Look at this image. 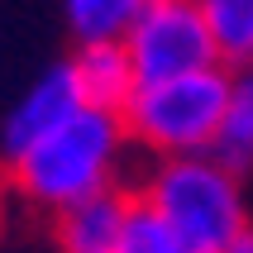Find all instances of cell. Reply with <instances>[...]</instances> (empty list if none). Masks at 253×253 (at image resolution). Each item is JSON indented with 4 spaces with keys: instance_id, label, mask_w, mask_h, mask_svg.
Wrapping results in <instances>:
<instances>
[{
    "instance_id": "6da1fadb",
    "label": "cell",
    "mask_w": 253,
    "mask_h": 253,
    "mask_svg": "<svg viewBox=\"0 0 253 253\" xmlns=\"http://www.w3.org/2000/svg\"><path fill=\"white\" fill-rule=\"evenodd\" d=\"M125 143H129L125 115L82 105L67 125H57L48 139H39L24 158L10 163V186L29 206L62 215L100 191H115Z\"/></svg>"
},
{
    "instance_id": "7a4b0ae2",
    "label": "cell",
    "mask_w": 253,
    "mask_h": 253,
    "mask_svg": "<svg viewBox=\"0 0 253 253\" xmlns=\"http://www.w3.org/2000/svg\"><path fill=\"white\" fill-rule=\"evenodd\" d=\"M234 77L225 67H206L172 82H143L125 110L129 139L158 158H201L215 153L229 115Z\"/></svg>"
},
{
    "instance_id": "3957f363",
    "label": "cell",
    "mask_w": 253,
    "mask_h": 253,
    "mask_svg": "<svg viewBox=\"0 0 253 253\" xmlns=\"http://www.w3.org/2000/svg\"><path fill=\"white\" fill-rule=\"evenodd\" d=\"M153 211H163L172 225L191 234L206 249H225L234 234L249 229L244 215V191H239V172H229L215 153L201 158H163L153 168V177L139 191Z\"/></svg>"
},
{
    "instance_id": "277c9868",
    "label": "cell",
    "mask_w": 253,
    "mask_h": 253,
    "mask_svg": "<svg viewBox=\"0 0 253 253\" xmlns=\"http://www.w3.org/2000/svg\"><path fill=\"white\" fill-rule=\"evenodd\" d=\"M125 48L134 57L139 86L191 77V72H206V67H225L201 0H148V10L129 29Z\"/></svg>"
},
{
    "instance_id": "5b68a950",
    "label": "cell",
    "mask_w": 253,
    "mask_h": 253,
    "mask_svg": "<svg viewBox=\"0 0 253 253\" xmlns=\"http://www.w3.org/2000/svg\"><path fill=\"white\" fill-rule=\"evenodd\" d=\"M77 110H82V91H77L72 62L48 67L24 96L14 100V110L0 125V158H5V168H10L14 158H24L39 139H48L57 125H67Z\"/></svg>"
},
{
    "instance_id": "8992f818",
    "label": "cell",
    "mask_w": 253,
    "mask_h": 253,
    "mask_svg": "<svg viewBox=\"0 0 253 253\" xmlns=\"http://www.w3.org/2000/svg\"><path fill=\"white\" fill-rule=\"evenodd\" d=\"M72 72H77L82 105L91 110L125 115L129 100L139 96V72H134V57L125 43H77Z\"/></svg>"
},
{
    "instance_id": "52a82bcc",
    "label": "cell",
    "mask_w": 253,
    "mask_h": 253,
    "mask_svg": "<svg viewBox=\"0 0 253 253\" xmlns=\"http://www.w3.org/2000/svg\"><path fill=\"white\" fill-rule=\"evenodd\" d=\"M129 206H134V196H125L115 186V191H100V196L62 211L57 215V244H62V253H120L125 225H129Z\"/></svg>"
},
{
    "instance_id": "ba28073f",
    "label": "cell",
    "mask_w": 253,
    "mask_h": 253,
    "mask_svg": "<svg viewBox=\"0 0 253 253\" xmlns=\"http://www.w3.org/2000/svg\"><path fill=\"white\" fill-rule=\"evenodd\" d=\"M148 0H62L67 29L77 43H125Z\"/></svg>"
},
{
    "instance_id": "9c48e42d",
    "label": "cell",
    "mask_w": 253,
    "mask_h": 253,
    "mask_svg": "<svg viewBox=\"0 0 253 253\" xmlns=\"http://www.w3.org/2000/svg\"><path fill=\"white\" fill-rule=\"evenodd\" d=\"M120 253H215V249H206V244H196L191 234H182L163 211H153V206L134 191V206H129V225H125V244H120Z\"/></svg>"
},
{
    "instance_id": "30bf717a",
    "label": "cell",
    "mask_w": 253,
    "mask_h": 253,
    "mask_svg": "<svg viewBox=\"0 0 253 253\" xmlns=\"http://www.w3.org/2000/svg\"><path fill=\"white\" fill-rule=\"evenodd\" d=\"M215 158L229 172H239L253 163V62L234 72V91H229V115L215 143Z\"/></svg>"
},
{
    "instance_id": "8fae6325",
    "label": "cell",
    "mask_w": 253,
    "mask_h": 253,
    "mask_svg": "<svg viewBox=\"0 0 253 253\" xmlns=\"http://www.w3.org/2000/svg\"><path fill=\"white\" fill-rule=\"evenodd\" d=\"M206 19H211L220 62L249 67L253 62V0H201Z\"/></svg>"
},
{
    "instance_id": "7c38bea8",
    "label": "cell",
    "mask_w": 253,
    "mask_h": 253,
    "mask_svg": "<svg viewBox=\"0 0 253 253\" xmlns=\"http://www.w3.org/2000/svg\"><path fill=\"white\" fill-rule=\"evenodd\" d=\"M220 253H253V229H244V234H234V239L225 244Z\"/></svg>"
},
{
    "instance_id": "4fadbf2b",
    "label": "cell",
    "mask_w": 253,
    "mask_h": 253,
    "mask_svg": "<svg viewBox=\"0 0 253 253\" xmlns=\"http://www.w3.org/2000/svg\"><path fill=\"white\" fill-rule=\"evenodd\" d=\"M0 211H5V191H0Z\"/></svg>"
}]
</instances>
